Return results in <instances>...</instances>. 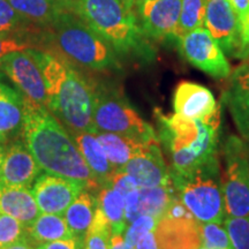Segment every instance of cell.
I'll return each instance as SVG.
<instances>
[{
	"mask_svg": "<svg viewBox=\"0 0 249 249\" xmlns=\"http://www.w3.org/2000/svg\"><path fill=\"white\" fill-rule=\"evenodd\" d=\"M27 231L31 240L39 242L40 245L73 236L65 217L55 213H40Z\"/></svg>",
	"mask_w": 249,
	"mask_h": 249,
	"instance_id": "d4e9b609",
	"label": "cell"
},
{
	"mask_svg": "<svg viewBox=\"0 0 249 249\" xmlns=\"http://www.w3.org/2000/svg\"><path fill=\"white\" fill-rule=\"evenodd\" d=\"M45 81L48 108L74 132L96 134V90L66 59L51 52L28 49Z\"/></svg>",
	"mask_w": 249,
	"mask_h": 249,
	"instance_id": "7a4b0ae2",
	"label": "cell"
},
{
	"mask_svg": "<svg viewBox=\"0 0 249 249\" xmlns=\"http://www.w3.org/2000/svg\"><path fill=\"white\" fill-rule=\"evenodd\" d=\"M27 21L50 27L61 14L74 11V0H8ZM75 12V11H74Z\"/></svg>",
	"mask_w": 249,
	"mask_h": 249,
	"instance_id": "44dd1931",
	"label": "cell"
},
{
	"mask_svg": "<svg viewBox=\"0 0 249 249\" xmlns=\"http://www.w3.org/2000/svg\"><path fill=\"white\" fill-rule=\"evenodd\" d=\"M217 107L213 93L198 83L182 81L174 90L173 110L179 116L200 119L210 116Z\"/></svg>",
	"mask_w": 249,
	"mask_h": 249,
	"instance_id": "2e32d148",
	"label": "cell"
},
{
	"mask_svg": "<svg viewBox=\"0 0 249 249\" xmlns=\"http://www.w3.org/2000/svg\"><path fill=\"white\" fill-rule=\"evenodd\" d=\"M200 233L202 244L208 249H232L229 235L220 223H200Z\"/></svg>",
	"mask_w": 249,
	"mask_h": 249,
	"instance_id": "4dcf8cb0",
	"label": "cell"
},
{
	"mask_svg": "<svg viewBox=\"0 0 249 249\" xmlns=\"http://www.w3.org/2000/svg\"><path fill=\"white\" fill-rule=\"evenodd\" d=\"M30 46L27 43L21 42L13 37L7 36V34H0V61L1 59L12 52L24 51L29 49Z\"/></svg>",
	"mask_w": 249,
	"mask_h": 249,
	"instance_id": "8d00e7d4",
	"label": "cell"
},
{
	"mask_svg": "<svg viewBox=\"0 0 249 249\" xmlns=\"http://www.w3.org/2000/svg\"><path fill=\"white\" fill-rule=\"evenodd\" d=\"M170 173L178 197L197 222L223 224L226 213L218 157L194 170Z\"/></svg>",
	"mask_w": 249,
	"mask_h": 249,
	"instance_id": "5b68a950",
	"label": "cell"
},
{
	"mask_svg": "<svg viewBox=\"0 0 249 249\" xmlns=\"http://www.w3.org/2000/svg\"><path fill=\"white\" fill-rule=\"evenodd\" d=\"M0 213L15 218L28 230L40 211L33 192L28 187L0 183Z\"/></svg>",
	"mask_w": 249,
	"mask_h": 249,
	"instance_id": "d6986e66",
	"label": "cell"
},
{
	"mask_svg": "<svg viewBox=\"0 0 249 249\" xmlns=\"http://www.w3.org/2000/svg\"><path fill=\"white\" fill-rule=\"evenodd\" d=\"M239 18H245L249 13V0H227Z\"/></svg>",
	"mask_w": 249,
	"mask_h": 249,
	"instance_id": "60d3db41",
	"label": "cell"
},
{
	"mask_svg": "<svg viewBox=\"0 0 249 249\" xmlns=\"http://www.w3.org/2000/svg\"><path fill=\"white\" fill-rule=\"evenodd\" d=\"M208 0H181V12L174 38L179 39L186 34L204 26Z\"/></svg>",
	"mask_w": 249,
	"mask_h": 249,
	"instance_id": "83f0119b",
	"label": "cell"
},
{
	"mask_svg": "<svg viewBox=\"0 0 249 249\" xmlns=\"http://www.w3.org/2000/svg\"><path fill=\"white\" fill-rule=\"evenodd\" d=\"M177 197L178 194L172 182L156 187H141L140 213L150 214L160 219Z\"/></svg>",
	"mask_w": 249,
	"mask_h": 249,
	"instance_id": "484cf974",
	"label": "cell"
},
{
	"mask_svg": "<svg viewBox=\"0 0 249 249\" xmlns=\"http://www.w3.org/2000/svg\"><path fill=\"white\" fill-rule=\"evenodd\" d=\"M26 227L15 218L0 213V248L14 244L24 238Z\"/></svg>",
	"mask_w": 249,
	"mask_h": 249,
	"instance_id": "d6a6232c",
	"label": "cell"
},
{
	"mask_svg": "<svg viewBox=\"0 0 249 249\" xmlns=\"http://www.w3.org/2000/svg\"><path fill=\"white\" fill-rule=\"evenodd\" d=\"M40 167L31 152L22 143L8 149L0 169V183L6 186L29 187L40 173Z\"/></svg>",
	"mask_w": 249,
	"mask_h": 249,
	"instance_id": "e0dca14e",
	"label": "cell"
},
{
	"mask_svg": "<svg viewBox=\"0 0 249 249\" xmlns=\"http://www.w3.org/2000/svg\"><path fill=\"white\" fill-rule=\"evenodd\" d=\"M140 213V188L134 189L124 196V218H126V227L133 220H135Z\"/></svg>",
	"mask_w": 249,
	"mask_h": 249,
	"instance_id": "d590c367",
	"label": "cell"
},
{
	"mask_svg": "<svg viewBox=\"0 0 249 249\" xmlns=\"http://www.w3.org/2000/svg\"><path fill=\"white\" fill-rule=\"evenodd\" d=\"M0 249H35V247H34L33 244L28 240L27 236H24L21 240L14 242V244L12 245L6 246V247H1Z\"/></svg>",
	"mask_w": 249,
	"mask_h": 249,
	"instance_id": "7bdbcfd3",
	"label": "cell"
},
{
	"mask_svg": "<svg viewBox=\"0 0 249 249\" xmlns=\"http://www.w3.org/2000/svg\"><path fill=\"white\" fill-rule=\"evenodd\" d=\"M179 50L193 66L214 79H226L231 75V66L210 33L198 28L178 39Z\"/></svg>",
	"mask_w": 249,
	"mask_h": 249,
	"instance_id": "9c48e42d",
	"label": "cell"
},
{
	"mask_svg": "<svg viewBox=\"0 0 249 249\" xmlns=\"http://www.w3.org/2000/svg\"><path fill=\"white\" fill-rule=\"evenodd\" d=\"M158 220H160L158 218L150 216V214H141L135 220H133L129 225H127L124 232V240L127 244L135 248V245L143 235L154 231L157 226Z\"/></svg>",
	"mask_w": 249,
	"mask_h": 249,
	"instance_id": "1f68e13d",
	"label": "cell"
},
{
	"mask_svg": "<svg viewBox=\"0 0 249 249\" xmlns=\"http://www.w3.org/2000/svg\"><path fill=\"white\" fill-rule=\"evenodd\" d=\"M110 249H135L124 240V233H112L110 240Z\"/></svg>",
	"mask_w": 249,
	"mask_h": 249,
	"instance_id": "b9f144b4",
	"label": "cell"
},
{
	"mask_svg": "<svg viewBox=\"0 0 249 249\" xmlns=\"http://www.w3.org/2000/svg\"><path fill=\"white\" fill-rule=\"evenodd\" d=\"M225 172L222 177L226 217L249 214V144L229 136L222 145Z\"/></svg>",
	"mask_w": 249,
	"mask_h": 249,
	"instance_id": "52a82bcc",
	"label": "cell"
},
{
	"mask_svg": "<svg viewBox=\"0 0 249 249\" xmlns=\"http://www.w3.org/2000/svg\"><path fill=\"white\" fill-rule=\"evenodd\" d=\"M26 21V18L15 11L8 0H0V34L18 31Z\"/></svg>",
	"mask_w": 249,
	"mask_h": 249,
	"instance_id": "836d02e7",
	"label": "cell"
},
{
	"mask_svg": "<svg viewBox=\"0 0 249 249\" xmlns=\"http://www.w3.org/2000/svg\"><path fill=\"white\" fill-rule=\"evenodd\" d=\"M74 141L82 155L83 160L91 171L93 178L101 187L107 186L116 169L108 160L96 134L88 132H74Z\"/></svg>",
	"mask_w": 249,
	"mask_h": 249,
	"instance_id": "ffe728a7",
	"label": "cell"
},
{
	"mask_svg": "<svg viewBox=\"0 0 249 249\" xmlns=\"http://www.w3.org/2000/svg\"><path fill=\"white\" fill-rule=\"evenodd\" d=\"M23 116L22 95L0 82V142L22 128Z\"/></svg>",
	"mask_w": 249,
	"mask_h": 249,
	"instance_id": "603a6c76",
	"label": "cell"
},
{
	"mask_svg": "<svg viewBox=\"0 0 249 249\" xmlns=\"http://www.w3.org/2000/svg\"><path fill=\"white\" fill-rule=\"evenodd\" d=\"M127 1H128L129 4L132 5L134 8H135V7H138L139 5L143 4V2H145V1H149V0H127Z\"/></svg>",
	"mask_w": 249,
	"mask_h": 249,
	"instance_id": "ee69618b",
	"label": "cell"
},
{
	"mask_svg": "<svg viewBox=\"0 0 249 249\" xmlns=\"http://www.w3.org/2000/svg\"><path fill=\"white\" fill-rule=\"evenodd\" d=\"M135 249H160L155 232L151 231L143 235L138 241V244L135 245Z\"/></svg>",
	"mask_w": 249,
	"mask_h": 249,
	"instance_id": "ab89813d",
	"label": "cell"
},
{
	"mask_svg": "<svg viewBox=\"0 0 249 249\" xmlns=\"http://www.w3.org/2000/svg\"><path fill=\"white\" fill-rule=\"evenodd\" d=\"M121 171L129 174L140 188L167 185L172 182L170 169H167L161 155L160 140L151 142L144 150L134 156Z\"/></svg>",
	"mask_w": 249,
	"mask_h": 249,
	"instance_id": "5bb4252c",
	"label": "cell"
},
{
	"mask_svg": "<svg viewBox=\"0 0 249 249\" xmlns=\"http://www.w3.org/2000/svg\"><path fill=\"white\" fill-rule=\"evenodd\" d=\"M160 249H198L203 246L200 226L194 217H167L154 230Z\"/></svg>",
	"mask_w": 249,
	"mask_h": 249,
	"instance_id": "9a60e30c",
	"label": "cell"
},
{
	"mask_svg": "<svg viewBox=\"0 0 249 249\" xmlns=\"http://www.w3.org/2000/svg\"><path fill=\"white\" fill-rule=\"evenodd\" d=\"M24 101V99H23ZM22 136L40 170L75 180L87 189H98L77 144L49 108L24 101Z\"/></svg>",
	"mask_w": 249,
	"mask_h": 249,
	"instance_id": "6da1fadb",
	"label": "cell"
},
{
	"mask_svg": "<svg viewBox=\"0 0 249 249\" xmlns=\"http://www.w3.org/2000/svg\"><path fill=\"white\" fill-rule=\"evenodd\" d=\"M204 26L220 49L235 57L240 42V18L227 0H208Z\"/></svg>",
	"mask_w": 249,
	"mask_h": 249,
	"instance_id": "4fadbf2b",
	"label": "cell"
},
{
	"mask_svg": "<svg viewBox=\"0 0 249 249\" xmlns=\"http://www.w3.org/2000/svg\"><path fill=\"white\" fill-rule=\"evenodd\" d=\"M74 11L118 52L128 53L141 45L138 15L127 0H74Z\"/></svg>",
	"mask_w": 249,
	"mask_h": 249,
	"instance_id": "277c9868",
	"label": "cell"
},
{
	"mask_svg": "<svg viewBox=\"0 0 249 249\" xmlns=\"http://www.w3.org/2000/svg\"><path fill=\"white\" fill-rule=\"evenodd\" d=\"M93 126L96 134L113 133L144 141L158 139L154 128L142 119L126 99L108 91H96Z\"/></svg>",
	"mask_w": 249,
	"mask_h": 249,
	"instance_id": "ba28073f",
	"label": "cell"
},
{
	"mask_svg": "<svg viewBox=\"0 0 249 249\" xmlns=\"http://www.w3.org/2000/svg\"><path fill=\"white\" fill-rule=\"evenodd\" d=\"M35 249H43V248H42V246H39V247H37V248H35Z\"/></svg>",
	"mask_w": 249,
	"mask_h": 249,
	"instance_id": "bcb514c9",
	"label": "cell"
},
{
	"mask_svg": "<svg viewBox=\"0 0 249 249\" xmlns=\"http://www.w3.org/2000/svg\"><path fill=\"white\" fill-rule=\"evenodd\" d=\"M107 186H111L112 188H114L116 191L121 193L124 196H126L129 192L134 191V189L140 188L138 183L135 182V180L129 174H127L121 170H117L114 172L113 177L111 178L110 183Z\"/></svg>",
	"mask_w": 249,
	"mask_h": 249,
	"instance_id": "e575fe53",
	"label": "cell"
},
{
	"mask_svg": "<svg viewBox=\"0 0 249 249\" xmlns=\"http://www.w3.org/2000/svg\"><path fill=\"white\" fill-rule=\"evenodd\" d=\"M96 203L110 224L112 233H124L126 230L124 196L111 186H104L99 188Z\"/></svg>",
	"mask_w": 249,
	"mask_h": 249,
	"instance_id": "4316f807",
	"label": "cell"
},
{
	"mask_svg": "<svg viewBox=\"0 0 249 249\" xmlns=\"http://www.w3.org/2000/svg\"><path fill=\"white\" fill-rule=\"evenodd\" d=\"M4 157H5V155H4V151H2L1 147H0V169H1L2 161H4Z\"/></svg>",
	"mask_w": 249,
	"mask_h": 249,
	"instance_id": "f6af8a7d",
	"label": "cell"
},
{
	"mask_svg": "<svg viewBox=\"0 0 249 249\" xmlns=\"http://www.w3.org/2000/svg\"><path fill=\"white\" fill-rule=\"evenodd\" d=\"M43 249H85V240H81L75 236H71L68 239H62L48 242V244L42 245Z\"/></svg>",
	"mask_w": 249,
	"mask_h": 249,
	"instance_id": "f35d334b",
	"label": "cell"
},
{
	"mask_svg": "<svg viewBox=\"0 0 249 249\" xmlns=\"http://www.w3.org/2000/svg\"><path fill=\"white\" fill-rule=\"evenodd\" d=\"M112 229L96 205V213L85 239V249H110Z\"/></svg>",
	"mask_w": 249,
	"mask_h": 249,
	"instance_id": "f1b7e54d",
	"label": "cell"
},
{
	"mask_svg": "<svg viewBox=\"0 0 249 249\" xmlns=\"http://www.w3.org/2000/svg\"><path fill=\"white\" fill-rule=\"evenodd\" d=\"M0 70L18 87L24 101L48 107L44 77L28 49L5 55L0 61Z\"/></svg>",
	"mask_w": 249,
	"mask_h": 249,
	"instance_id": "30bf717a",
	"label": "cell"
},
{
	"mask_svg": "<svg viewBox=\"0 0 249 249\" xmlns=\"http://www.w3.org/2000/svg\"><path fill=\"white\" fill-rule=\"evenodd\" d=\"M50 28L59 51L81 66L103 71L118 65L111 45L74 11L61 14Z\"/></svg>",
	"mask_w": 249,
	"mask_h": 249,
	"instance_id": "8992f818",
	"label": "cell"
},
{
	"mask_svg": "<svg viewBox=\"0 0 249 249\" xmlns=\"http://www.w3.org/2000/svg\"><path fill=\"white\" fill-rule=\"evenodd\" d=\"M96 136L104 149L108 160L116 170L123 169L134 156L144 150L148 144L160 140L156 139L151 141H144L142 139L113 133H98L96 134Z\"/></svg>",
	"mask_w": 249,
	"mask_h": 249,
	"instance_id": "7402d4cb",
	"label": "cell"
},
{
	"mask_svg": "<svg viewBox=\"0 0 249 249\" xmlns=\"http://www.w3.org/2000/svg\"><path fill=\"white\" fill-rule=\"evenodd\" d=\"M86 186L75 180L45 173L35 180L34 197L40 213L64 214Z\"/></svg>",
	"mask_w": 249,
	"mask_h": 249,
	"instance_id": "8fae6325",
	"label": "cell"
},
{
	"mask_svg": "<svg viewBox=\"0 0 249 249\" xmlns=\"http://www.w3.org/2000/svg\"><path fill=\"white\" fill-rule=\"evenodd\" d=\"M223 225L231 241L232 249H249V214L225 217Z\"/></svg>",
	"mask_w": 249,
	"mask_h": 249,
	"instance_id": "f546056e",
	"label": "cell"
},
{
	"mask_svg": "<svg viewBox=\"0 0 249 249\" xmlns=\"http://www.w3.org/2000/svg\"><path fill=\"white\" fill-rule=\"evenodd\" d=\"M160 140L171 158L172 172H186L218 157L220 130V105L210 116L189 119L173 113H156Z\"/></svg>",
	"mask_w": 249,
	"mask_h": 249,
	"instance_id": "3957f363",
	"label": "cell"
},
{
	"mask_svg": "<svg viewBox=\"0 0 249 249\" xmlns=\"http://www.w3.org/2000/svg\"><path fill=\"white\" fill-rule=\"evenodd\" d=\"M96 198L86 191H82L64 213L71 234L85 240L96 213Z\"/></svg>",
	"mask_w": 249,
	"mask_h": 249,
	"instance_id": "cb8c5ba5",
	"label": "cell"
},
{
	"mask_svg": "<svg viewBox=\"0 0 249 249\" xmlns=\"http://www.w3.org/2000/svg\"><path fill=\"white\" fill-rule=\"evenodd\" d=\"M249 57V13L240 20V42L235 58L246 59Z\"/></svg>",
	"mask_w": 249,
	"mask_h": 249,
	"instance_id": "74e56055",
	"label": "cell"
},
{
	"mask_svg": "<svg viewBox=\"0 0 249 249\" xmlns=\"http://www.w3.org/2000/svg\"><path fill=\"white\" fill-rule=\"evenodd\" d=\"M134 9L143 35L155 39L174 38L181 12V0H149Z\"/></svg>",
	"mask_w": 249,
	"mask_h": 249,
	"instance_id": "7c38bea8",
	"label": "cell"
},
{
	"mask_svg": "<svg viewBox=\"0 0 249 249\" xmlns=\"http://www.w3.org/2000/svg\"><path fill=\"white\" fill-rule=\"evenodd\" d=\"M224 102L242 138L249 141V61L232 73Z\"/></svg>",
	"mask_w": 249,
	"mask_h": 249,
	"instance_id": "ac0fdd59",
	"label": "cell"
}]
</instances>
